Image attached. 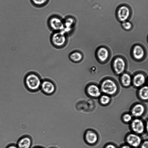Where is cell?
<instances>
[{
	"label": "cell",
	"instance_id": "cell-1",
	"mask_svg": "<svg viewBox=\"0 0 148 148\" xmlns=\"http://www.w3.org/2000/svg\"><path fill=\"white\" fill-rule=\"evenodd\" d=\"M102 94L114 97L120 92V88L117 81L114 78L109 76L103 77L99 84Z\"/></svg>",
	"mask_w": 148,
	"mask_h": 148
},
{
	"label": "cell",
	"instance_id": "cell-2",
	"mask_svg": "<svg viewBox=\"0 0 148 148\" xmlns=\"http://www.w3.org/2000/svg\"><path fill=\"white\" fill-rule=\"evenodd\" d=\"M42 79L37 73L34 72L28 73L24 78V83L26 88L31 92L36 91L40 89Z\"/></svg>",
	"mask_w": 148,
	"mask_h": 148
},
{
	"label": "cell",
	"instance_id": "cell-3",
	"mask_svg": "<svg viewBox=\"0 0 148 148\" xmlns=\"http://www.w3.org/2000/svg\"><path fill=\"white\" fill-rule=\"evenodd\" d=\"M128 66L127 60L123 56L116 55L112 60L111 68L113 73L116 75L119 76L126 71Z\"/></svg>",
	"mask_w": 148,
	"mask_h": 148
},
{
	"label": "cell",
	"instance_id": "cell-4",
	"mask_svg": "<svg viewBox=\"0 0 148 148\" xmlns=\"http://www.w3.org/2000/svg\"><path fill=\"white\" fill-rule=\"evenodd\" d=\"M130 55L134 61L137 62L143 61L146 59L147 56L146 48L141 43H135L131 47Z\"/></svg>",
	"mask_w": 148,
	"mask_h": 148
},
{
	"label": "cell",
	"instance_id": "cell-5",
	"mask_svg": "<svg viewBox=\"0 0 148 148\" xmlns=\"http://www.w3.org/2000/svg\"><path fill=\"white\" fill-rule=\"evenodd\" d=\"M148 120L143 118H134L129 124L131 132L142 136L148 133Z\"/></svg>",
	"mask_w": 148,
	"mask_h": 148
},
{
	"label": "cell",
	"instance_id": "cell-6",
	"mask_svg": "<svg viewBox=\"0 0 148 148\" xmlns=\"http://www.w3.org/2000/svg\"><path fill=\"white\" fill-rule=\"evenodd\" d=\"M95 56L96 59L99 63L105 64L110 60L112 52L110 49L107 46L101 45L96 49Z\"/></svg>",
	"mask_w": 148,
	"mask_h": 148
},
{
	"label": "cell",
	"instance_id": "cell-7",
	"mask_svg": "<svg viewBox=\"0 0 148 148\" xmlns=\"http://www.w3.org/2000/svg\"><path fill=\"white\" fill-rule=\"evenodd\" d=\"M47 24L49 29L52 32L63 31V18L57 14H51L48 17Z\"/></svg>",
	"mask_w": 148,
	"mask_h": 148
},
{
	"label": "cell",
	"instance_id": "cell-8",
	"mask_svg": "<svg viewBox=\"0 0 148 148\" xmlns=\"http://www.w3.org/2000/svg\"><path fill=\"white\" fill-rule=\"evenodd\" d=\"M68 36L63 31L52 32L50 36L51 43L55 47L62 48L67 44Z\"/></svg>",
	"mask_w": 148,
	"mask_h": 148
},
{
	"label": "cell",
	"instance_id": "cell-9",
	"mask_svg": "<svg viewBox=\"0 0 148 148\" xmlns=\"http://www.w3.org/2000/svg\"><path fill=\"white\" fill-rule=\"evenodd\" d=\"M147 106L145 103L138 101L132 105L129 112L134 118H143L147 114Z\"/></svg>",
	"mask_w": 148,
	"mask_h": 148
},
{
	"label": "cell",
	"instance_id": "cell-10",
	"mask_svg": "<svg viewBox=\"0 0 148 148\" xmlns=\"http://www.w3.org/2000/svg\"><path fill=\"white\" fill-rule=\"evenodd\" d=\"M84 138L87 144L90 146H94L99 143L100 138L97 131L93 129L89 128L85 132Z\"/></svg>",
	"mask_w": 148,
	"mask_h": 148
},
{
	"label": "cell",
	"instance_id": "cell-11",
	"mask_svg": "<svg viewBox=\"0 0 148 148\" xmlns=\"http://www.w3.org/2000/svg\"><path fill=\"white\" fill-rule=\"evenodd\" d=\"M147 76L145 72L138 71L132 75V86L134 88L138 89L147 84Z\"/></svg>",
	"mask_w": 148,
	"mask_h": 148
},
{
	"label": "cell",
	"instance_id": "cell-12",
	"mask_svg": "<svg viewBox=\"0 0 148 148\" xmlns=\"http://www.w3.org/2000/svg\"><path fill=\"white\" fill-rule=\"evenodd\" d=\"M85 90L86 95L92 99H98L102 94L99 85L94 82L88 84L86 86Z\"/></svg>",
	"mask_w": 148,
	"mask_h": 148
},
{
	"label": "cell",
	"instance_id": "cell-13",
	"mask_svg": "<svg viewBox=\"0 0 148 148\" xmlns=\"http://www.w3.org/2000/svg\"><path fill=\"white\" fill-rule=\"evenodd\" d=\"M143 140L142 136L131 132L127 133L124 138L125 143L132 148H138Z\"/></svg>",
	"mask_w": 148,
	"mask_h": 148
},
{
	"label": "cell",
	"instance_id": "cell-14",
	"mask_svg": "<svg viewBox=\"0 0 148 148\" xmlns=\"http://www.w3.org/2000/svg\"><path fill=\"white\" fill-rule=\"evenodd\" d=\"M131 10L129 7L126 5H119L117 8L116 15L118 20L122 22L127 21L131 14Z\"/></svg>",
	"mask_w": 148,
	"mask_h": 148
},
{
	"label": "cell",
	"instance_id": "cell-15",
	"mask_svg": "<svg viewBox=\"0 0 148 148\" xmlns=\"http://www.w3.org/2000/svg\"><path fill=\"white\" fill-rule=\"evenodd\" d=\"M63 31L68 35L73 31L76 25L77 21L76 18L73 16L68 15L63 18Z\"/></svg>",
	"mask_w": 148,
	"mask_h": 148
},
{
	"label": "cell",
	"instance_id": "cell-16",
	"mask_svg": "<svg viewBox=\"0 0 148 148\" xmlns=\"http://www.w3.org/2000/svg\"><path fill=\"white\" fill-rule=\"evenodd\" d=\"M40 89L44 93L51 95L55 92L56 88L55 84L52 80L46 79L42 80Z\"/></svg>",
	"mask_w": 148,
	"mask_h": 148
},
{
	"label": "cell",
	"instance_id": "cell-17",
	"mask_svg": "<svg viewBox=\"0 0 148 148\" xmlns=\"http://www.w3.org/2000/svg\"><path fill=\"white\" fill-rule=\"evenodd\" d=\"M119 76V82L122 87L127 88L132 86V75L130 72L126 71Z\"/></svg>",
	"mask_w": 148,
	"mask_h": 148
},
{
	"label": "cell",
	"instance_id": "cell-18",
	"mask_svg": "<svg viewBox=\"0 0 148 148\" xmlns=\"http://www.w3.org/2000/svg\"><path fill=\"white\" fill-rule=\"evenodd\" d=\"M136 97L139 101L147 103L148 101V88L147 84L138 88L136 91Z\"/></svg>",
	"mask_w": 148,
	"mask_h": 148
},
{
	"label": "cell",
	"instance_id": "cell-19",
	"mask_svg": "<svg viewBox=\"0 0 148 148\" xmlns=\"http://www.w3.org/2000/svg\"><path fill=\"white\" fill-rule=\"evenodd\" d=\"M32 143L30 137L27 136H24L18 139L16 145L18 148H30Z\"/></svg>",
	"mask_w": 148,
	"mask_h": 148
},
{
	"label": "cell",
	"instance_id": "cell-20",
	"mask_svg": "<svg viewBox=\"0 0 148 148\" xmlns=\"http://www.w3.org/2000/svg\"><path fill=\"white\" fill-rule=\"evenodd\" d=\"M84 58L83 53L78 50L72 52L69 55V58L70 60L75 63L81 62L83 60Z\"/></svg>",
	"mask_w": 148,
	"mask_h": 148
},
{
	"label": "cell",
	"instance_id": "cell-21",
	"mask_svg": "<svg viewBox=\"0 0 148 148\" xmlns=\"http://www.w3.org/2000/svg\"><path fill=\"white\" fill-rule=\"evenodd\" d=\"M98 99L99 104L103 107H106L109 105L112 101V97L108 95L103 94H102Z\"/></svg>",
	"mask_w": 148,
	"mask_h": 148
},
{
	"label": "cell",
	"instance_id": "cell-22",
	"mask_svg": "<svg viewBox=\"0 0 148 148\" xmlns=\"http://www.w3.org/2000/svg\"><path fill=\"white\" fill-rule=\"evenodd\" d=\"M51 0H29L32 5L34 7L41 8L47 5Z\"/></svg>",
	"mask_w": 148,
	"mask_h": 148
},
{
	"label": "cell",
	"instance_id": "cell-23",
	"mask_svg": "<svg viewBox=\"0 0 148 148\" xmlns=\"http://www.w3.org/2000/svg\"><path fill=\"white\" fill-rule=\"evenodd\" d=\"M134 118L130 112H124L121 115V119L124 123L130 124Z\"/></svg>",
	"mask_w": 148,
	"mask_h": 148
},
{
	"label": "cell",
	"instance_id": "cell-24",
	"mask_svg": "<svg viewBox=\"0 0 148 148\" xmlns=\"http://www.w3.org/2000/svg\"><path fill=\"white\" fill-rule=\"evenodd\" d=\"M122 26L124 30L127 31L132 30L133 27L132 24L127 21L123 22Z\"/></svg>",
	"mask_w": 148,
	"mask_h": 148
},
{
	"label": "cell",
	"instance_id": "cell-25",
	"mask_svg": "<svg viewBox=\"0 0 148 148\" xmlns=\"http://www.w3.org/2000/svg\"><path fill=\"white\" fill-rule=\"evenodd\" d=\"M103 148H119V147L115 143L109 142L105 144Z\"/></svg>",
	"mask_w": 148,
	"mask_h": 148
},
{
	"label": "cell",
	"instance_id": "cell-26",
	"mask_svg": "<svg viewBox=\"0 0 148 148\" xmlns=\"http://www.w3.org/2000/svg\"><path fill=\"white\" fill-rule=\"evenodd\" d=\"M138 148H148L147 139L143 140Z\"/></svg>",
	"mask_w": 148,
	"mask_h": 148
},
{
	"label": "cell",
	"instance_id": "cell-27",
	"mask_svg": "<svg viewBox=\"0 0 148 148\" xmlns=\"http://www.w3.org/2000/svg\"><path fill=\"white\" fill-rule=\"evenodd\" d=\"M5 148H18L16 145L14 144H11L8 145Z\"/></svg>",
	"mask_w": 148,
	"mask_h": 148
},
{
	"label": "cell",
	"instance_id": "cell-28",
	"mask_svg": "<svg viewBox=\"0 0 148 148\" xmlns=\"http://www.w3.org/2000/svg\"><path fill=\"white\" fill-rule=\"evenodd\" d=\"M119 148H132L130 146L125 143L121 145Z\"/></svg>",
	"mask_w": 148,
	"mask_h": 148
},
{
	"label": "cell",
	"instance_id": "cell-29",
	"mask_svg": "<svg viewBox=\"0 0 148 148\" xmlns=\"http://www.w3.org/2000/svg\"><path fill=\"white\" fill-rule=\"evenodd\" d=\"M34 148H42V147H34Z\"/></svg>",
	"mask_w": 148,
	"mask_h": 148
}]
</instances>
